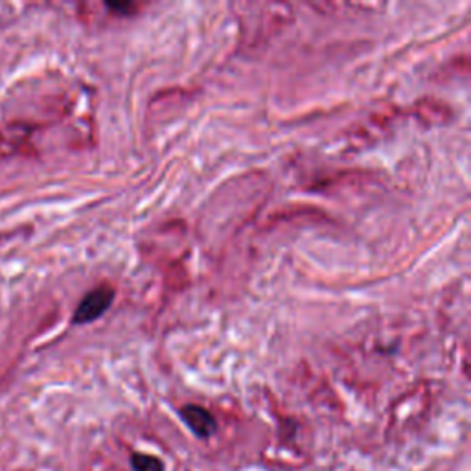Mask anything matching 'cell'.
<instances>
[{"label": "cell", "instance_id": "1", "mask_svg": "<svg viewBox=\"0 0 471 471\" xmlns=\"http://www.w3.org/2000/svg\"><path fill=\"white\" fill-rule=\"evenodd\" d=\"M112 302H115V289L111 285H100L92 289L90 293L85 295L78 306L74 313V324H89L92 320L100 319Z\"/></svg>", "mask_w": 471, "mask_h": 471}, {"label": "cell", "instance_id": "2", "mask_svg": "<svg viewBox=\"0 0 471 471\" xmlns=\"http://www.w3.org/2000/svg\"><path fill=\"white\" fill-rule=\"evenodd\" d=\"M181 418L199 438H208L216 433L218 425L212 414L199 405H186L181 409Z\"/></svg>", "mask_w": 471, "mask_h": 471}, {"label": "cell", "instance_id": "3", "mask_svg": "<svg viewBox=\"0 0 471 471\" xmlns=\"http://www.w3.org/2000/svg\"><path fill=\"white\" fill-rule=\"evenodd\" d=\"M131 466H133L134 471H164V466H162L159 458L142 453H134L131 457Z\"/></svg>", "mask_w": 471, "mask_h": 471}, {"label": "cell", "instance_id": "4", "mask_svg": "<svg viewBox=\"0 0 471 471\" xmlns=\"http://www.w3.org/2000/svg\"><path fill=\"white\" fill-rule=\"evenodd\" d=\"M107 8L122 15H131V11H134V6L131 2H107Z\"/></svg>", "mask_w": 471, "mask_h": 471}]
</instances>
